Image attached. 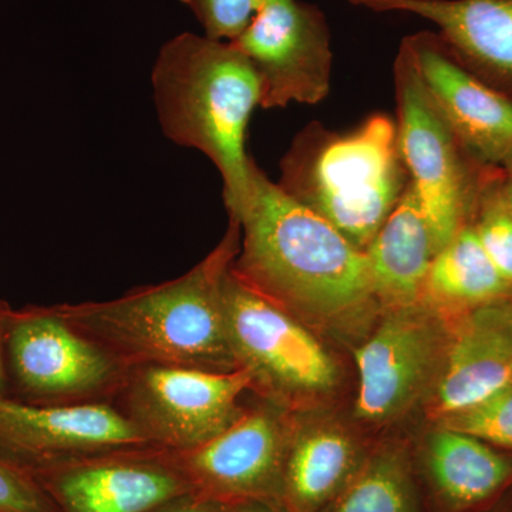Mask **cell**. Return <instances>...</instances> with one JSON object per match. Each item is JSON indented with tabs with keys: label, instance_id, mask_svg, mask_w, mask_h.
I'll use <instances>...</instances> for the list:
<instances>
[{
	"label": "cell",
	"instance_id": "7402d4cb",
	"mask_svg": "<svg viewBox=\"0 0 512 512\" xmlns=\"http://www.w3.org/2000/svg\"><path fill=\"white\" fill-rule=\"evenodd\" d=\"M501 177L503 171L485 185L471 227L498 274L512 286V214L501 195Z\"/></svg>",
	"mask_w": 512,
	"mask_h": 512
},
{
	"label": "cell",
	"instance_id": "4fadbf2b",
	"mask_svg": "<svg viewBox=\"0 0 512 512\" xmlns=\"http://www.w3.org/2000/svg\"><path fill=\"white\" fill-rule=\"evenodd\" d=\"M402 46L471 156L497 170L512 167V100L458 62L436 32L407 36Z\"/></svg>",
	"mask_w": 512,
	"mask_h": 512
},
{
	"label": "cell",
	"instance_id": "30bf717a",
	"mask_svg": "<svg viewBox=\"0 0 512 512\" xmlns=\"http://www.w3.org/2000/svg\"><path fill=\"white\" fill-rule=\"evenodd\" d=\"M30 474L60 512H148L191 491L173 453L148 444L60 461Z\"/></svg>",
	"mask_w": 512,
	"mask_h": 512
},
{
	"label": "cell",
	"instance_id": "4316f807",
	"mask_svg": "<svg viewBox=\"0 0 512 512\" xmlns=\"http://www.w3.org/2000/svg\"><path fill=\"white\" fill-rule=\"evenodd\" d=\"M12 308L0 301V396H8V377H6L5 350L6 332H8L9 315Z\"/></svg>",
	"mask_w": 512,
	"mask_h": 512
},
{
	"label": "cell",
	"instance_id": "603a6c76",
	"mask_svg": "<svg viewBox=\"0 0 512 512\" xmlns=\"http://www.w3.org/2000/svg\"><path fill=\"white\" fill-rule=\"evenodd\" d=\"M444 420L447 429L512 450V384L485 402Z\"/></svg>",
	"mask_w": 512,
	"mask_h": 512
},
{
	"label": "cell",
	"instance_id": "d6986e66",
	"mask_svg": "<svg viewBox=\"0 0 512 512\" xmlns=\"http://www.w3.org/2000/svg\"><path fill=\"white\" fill-rule=\"evenodd\" d=\"M365 460H360L352 441L335 430L289 436L282 504L291 512L322 511Z\"/></svg>",
	"mask_w": 512,
	"mask_h": 512
},
{
	"label": "cell",
	"instance_id": "83f0119b",
	"mask_svg": "<svg viewBox=\"0 0 512 512\" xmlns=\"http://www.w3.org/2000/svg\"><path fill=\"white\" fill-rule=\"evenodd\" d=\"M225 512H291L284 504L266 503V501H237L228 503Z\"/></svg>",
	"mask_w": 512,
	"mask_h": 512
},
{
	"label": "cell",
	"instance_id": "cb8c5ba5",
	"mask_svg": "<svg viewBox=\"0 0 512 512\" xmlns=\"http://www.w3.org/2000/svg\"><path fill=\"white\" fill-rule=\"evenodd\" d=\"M194 13L204 35L234 42L256 12L255 0H180Z\"/></svg>",
	"mask_w": 512,
	"mask_h": 512
},
{
	"label": "cell",
	"instance_id": "ac0fdd59",
	"mask_svg": "<svg viewBox=\"0 0 512 512\" xmlns=\"http://www.w3.org/2000/svg\"><path fill=\"white\" fill-rule=\"evenodd\" d=\"M436 242L412 181L366 249L376 298L406 309L423 298Z\"/></svg>",
	"mask_w": 512,
	"mask_h": 512
},
{
	"label": "cell",
	"instance_id": "1f68e13d",
	"mask_svg": "<svg viewBox=\"0 0 512 512\" xmlns=\"http://www.w3.org/2000/svg\"><path fill=\"white\" fill-rule=\"evenodd\" d=\"M510 323H511V328H512V316H510Z\"/></svg>",
	"mask_w": 512,
	"mask_h": 512
},
{
	"label": "cell",
	"instance_id": "ba28073f",
	"mask_svg": "<svg viewBox=\"0 0 512 512\" xmlns=\"http://www.w3.org/2000/svg\"><path fill=\"white\" fill-rule=\"evenodd\" d=\"M222 303L232 355L237 369L251 376L252 389L281 403L335 386L336 367L315 336L245 285L232 265L222 282Z\"/></svg>",
	"mask_w": 512,
	"mask_h": 512
},
{
	"label": "cell",
	"instance_id": "52a82bcc",
	"mask_svg": "<svg viewBox=\"0 0 512 512\" xmlns=\"http://www.w3.org/2000/svg\"><path fill=\"white\" fill-rule=\"evenodd\" d=\"M252 389L247 370L211 372L183 366L130 367L113 404L150 446L185 451L231 426Z\"/></svg>",
	"mask_w": 512,
	"mask_h": 512
},
{
	"label": "cell",
	"instance_id": "9c48e42d",
	"mask_svg": "<svg viewBox=\"0 0 512 512\" xmlns=\"http://www.w3.org/2000/svg\"><path fill=\"white\" fill-rule=\"evenodd\" d=\"M258 77L262 109L318 104L332 83V36L325 13L301 0H265L234 40Z\"/></svg>",
	"mask_w": 512,
	"mask_h": 512
},
{
	"label": "cell",
	"instance_id": "5b68a950",
	"mask_svg": "<svg viewBox=\"0 0 512 512\" xmlns=\"http://www.w3.org/2000/svg\"><path fill=\"white\" fill-rule=\"evenodd\" d=\"M397 137L437 252L471 225L485 185L501 173L471 156L402 45L394 62Z\"/></svg>",
	"mask_w": 512,
	"mask_h": 512
},
{
	"label": "cell",
	"instance_id": "f546056e",
	"mask_svg": "<svg viewBox=\"0 0 512 512\" xmlns=\"http://www.w3.org/2000/svg\"><path fill=\"white\" fill-rule=\"evenodd\" d=\"M501 195H503L505 204H507L508 210L512 214V167L508 170L503 171V177H501L500 183Z\"/></svg>",
	"mask_w": 512,
	"mask_h": 512
},
{
	"label": "cell",
	"instance_id": "6da1fadb",
	"mask_svg": "<svg viewBox=\"0 0 512 512\" xmlns=\"http://www.w3.org/2000/svg\"><path fill=\"white\" fill-rule=\"evenodd\" d=\"M229 220L241 227L234 274L295 318H340L376 299L366 251L285 194L255 161L248 195Z\"/></svg>",
	"mask_w": 512,
	"mask_h": 512
},
{
	"label": "cell",
	"instance_id": "277c9868",
	"mask_svg": "<svg viewBox=\"0 0 512 512\" xmlns=\"http://www.w3.org/2000/svg\"><path fill=\"white\" fill-rule=\"evenodd\" d=\"M276 184L366 251L410 184L396 123L375 114L346 134L309 124L282 158Z\"/></svg>",
	"mask_w": 512,
	"mask_h": 512
},
{
	"label": "cell",
	"instance_id": "44dd1931",
	"mask_svg": "<svg viewBox=\"0 0 512 512\" xmlns=\"http://www.w3.org/2000/svg\"><path fill=\"white\" fill-rule=\"evenodd\" d=\"M320 512H429L413 463L402 451L366 457L352 480Z\"/></svg>",
	"mask_w": 512,
	"mask_h": 512
},
{
	"label": "cell",
	"instance_id": "7c38bea8",
	"mask_svg": "<svg viewBox=\"0 0 512 512\" xmlns=\"http://www.w3.org/2000/svg\"><path fill=\"white\" fill-rule=\"evenodd\" d=\"M146 444L140 431L110 403L35 406L0 396V458L28 473L72 458Z\"/></svg>",
	"mask_w": 512,
	"mask_h": 512
},
{
	"label": "cell",
	"instance_id": "9a60e30c",
	"mask_svg": "<svg viewBox=\"0 0 512 512\" xmlns=\"http://www.w3.org/2000/svg\"><path fill=\"white\" fill-rule=\"evenodd\" d=\"M359 372L356 414L382 421L402 412L429 373L433 359L430 329L416 316L396 313L355 352Z\"/></svg>",
	"mask_w": 512,
	"mask_h": 512
},
{
	"label": "cell",
	"instance_id": "484cf974",
	"mask_svg": "<svg viewBox=\"0 0 512 512\" xmlns=\"http://www.w3.org/2000/svg\"><path fill=\"white\" fill-rule=\"evenodd\" d=\"M227 504L195 491L175 495L148 512H225Z\"/></svg>",
	"mask_w": 512,
	"mask_h": 512
},
{
	"label": "cell",
	"instance_id": "8fae6325",
	"mask_svg": "<svg viewBox=\"0 0 512 512\" xmlns=\"http://www.w3.org/2000/svg\"><path fill=\"white\" fill-rule=\"evenodd\" d=\"M289 430L272 404L245 410L211 440L171 451L191 491L220 500L282 504Z\"/></svg>",
	"mask_w": 512,
	"mask_h": 512
},
{
	"label": "cell",
	"instance_id": "3957f363",
	"mask_svg": "<svg viewBox=\"0 0 512 512\" xmlns=\"http://www.w3.org/2000/svg\"><path fill=\"white\" fill-rule=\"evenodd\" d=\"M151 82L165 137L210 158L234 215L248 195L254 163L245 151L261 100L254 67L234 43L185 32L161 46Z\"/></svg>",
	"mask_w": 512,
	"mask_h": 512
},
{
	"label": "cell",
	"instance_id": "d4e9b609",
	"mask_svg": "<svg viewBox=\"0 0 512 512\" xmlns=\"http://www.w3.org/2000/svg\"><path fill=\"white\" fill-rule=\"evenodd\" d=\"M0 512H60L35 477L0 458Z\"/></svg>",
	"mask_w": 512,
	"mask_h": 512
},
{
	"label": "cell",
	"instance_id": "f1b7e54d",
	"mask_svg": "<svg viewBox=\"0 0 512 512\" xmlns=\"http://www.w3.org/2000/svg\"><path fill=\"white\" fill-rule=\"evenodd\" d=\"M511 488V487H510ZM510 488L505 490L503 494L498 495L495 500L491 501L483 508L476 512H512V500H510Z\"/></svg>",
	"mask_w": 512,
	"mask_h": 512
},
{
	"label": "cell",
	"instance_id": "ffe728a7",
	"mask_svg": "<svg viewBox=\"0 0 512 512\" xmlns=\"http://www.w3.org/2000/svg\"><path fill=\"white\" fill-rule=\"evenodd\" d=\"M511 291L485 254L476 231L467 225L434 256L421 299L443 309L474 308Z\"/></svg>",
	"mask_w": 512,
	"mask_h": 512
},
{
	"label": "cell",
	"instance_id": "e0dca14e",
	"mask_svg": "<svg viewBox=\"0 0 512 512\" xmlns=\"http://www.w3.org/2000/svg\"><path fill=\"white\" fill-rule=\"evenodd\" d=\"M507 313L485 309L458 330L437 390L434 413L453 416L512 384V328Z\"/></svg>",
	"mask_w": 512,
	"mask_h": 512
},
{
	"label": "cell",
	"instance_id": "2e32d148",
	"mask_svg": "<svg viewBox=\"0 0 512 512\" xmlns=\"http://www.w3.org/2000/svg\"><path fill=\"white\" fill-rule=\"evenodd\" d=\"M414 474L427 511L476 512L511 487L512 458L444 427L430 437L420 473Z\"/></svg>",
	"mask_w": 512,
	"mask_h": 512
},
{
	"label": "cell",
	"instance_id": "8992f818",
	"mask_svg": "<svg viewBox=\"0 0 512 512\" xmlns=\"http://www.w3.org/2000/svg\"><path fill=\"white\" fill-rule=\"evenodd\" d=\"M5 365L8 396L35 406L111 404L128 370L55 305L12 308Z\"/></svg>",
	"mask_w": 512,
	"mask_h": 512
},
{
	"label": "cell",
	"instance_id": "4dcf8cb0",
	"mask_svg": "<svg viewBox=\"0 0 512 512\" xmlns=\"http://www.w3.org/2000/svg\"><path fill=\"white\" fill-rule=\"evenodd\" d=\"M265 0H255V5H256V8H258L259 5H261V3H264Z\"/></svg>",
	"mask_w": 512,
	"mask_h": 512
},
{
	"label": "cell",
	"instance_id": "7a4b0ae2",
	"mask_svg": "<svg viewBox=\"0 0 512 512\" xmlns=\"http://www.w3.org/2000/svg\"><path fill=\"white\" fill-rule=\"evenodd\" d=\"M241 247V227L229 220L218 247L184 275L103 302L60 303L70 325L130 367L237 370L225 323L222 282Z\"/></svg>",
	"mask_w": 512,
	"mask_h": 512
},
{
	"label": "cell",
	"instance_id": "5bb4252c",
	"mask_svg": "<svg viewBox=\"0 0 512 512\" xmlns=\"http://www.w3.org/2000/svg\"><path fill=\"white\" fill-rule=\"evenodd\" d=\"M429 20L454 57L512 100V0H348Z\"/></svg>",
	"mask_w": 512,
	"mask_h": 512
}]
</instances>
